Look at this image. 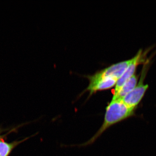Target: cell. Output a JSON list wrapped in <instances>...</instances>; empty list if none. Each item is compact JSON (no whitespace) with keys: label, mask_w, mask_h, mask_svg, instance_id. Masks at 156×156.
<instances>
[{"label":"cell","mask_w":156,"mask_h":156,"mask_svg":"<svg viewBox=\"0 0 156 156\" xmlns=\"http://www.w3.org/2000/svg\"><path fill=\"white\" fill-rule=\"evenodd\" d=\"M134 110L126 105L122 100H112L106 107L102 126L92 138L81 146L93 144L109 128L132 116Z\"/></svg>","instance_id":"cell-1"},{"label":"cell","mask_w":156,"mask_h":156,"mask_svg":"<svg viewBox=\"0 0 156 156\" xmlns=\"http://www.w3.org/2000/svg\"><path fill=\"white\" fill-rule=\"evenodd\" d=\"M89 84L86 91L92 95L98 91L111 89L115 86L118 80L112 77H98L94 75L88 77Z\"/></svg>","instance_id":"cell-2"},{"label":"cell","mask_w":156,"mask_h":156,"mask_svg":"<svg viewBox=\"0 0 156 156\" xmlns=\"http://www.w3.org/2000/svg\"><path fill=\"white\" fill-rule=\"evenodd\" d=\"M143 76L141 77L139 83L131 92L125 96L122 101L127 106L135 109L144 96L148 88V85L144 84Z\"/></svg>","instance_id":"cell-3"},{"label":"cell","mask_w":156,"mask_h":156,"mask_svg":"<svg viewBox=\"0 0 156 156\" xmlns=\"http://www.w3.org/2000/svg\"><path fill=\"white\" fill-rule=\"evenodd\" d=\"M131 61V59L112 65L94 75L99 78L112 77L118 80L125 72Z\"/></svg>","instance_id":"cell-4"},{"label":"cell","mask_w":156,"mask_h":156,"mask_svg":"<svg viewBox=\"0 0 156 156\" xmlns=\"http://www.w3.org/2000/svg\"><path fill=\"white\" fill-rule=\"evenodd\" d=\"M140 54V53L139 52L136 56H134V58L131 59V63L128 65V67L126 69L125 72L123 74L122 76L117 80L116 84L115 86V88L114 95H115L118 93L126 82L134 75V73L136 70V66L138 64Z\"/></svg>","instance_id":"cell-5"},{"label":"cell","mask_w":156,"mask_h":156,"mask_svg":"<svg viewBox=\"0 0 156 156\" xmlns=\"http://www.w3.org/2000/svg\"><path fill=\"white\" fill-rule=\"evenodd\" d=\"M137 82V78L134 75L126 82L116 94L113 95L112 100H122L136 87Z\"/></svg>","instance_id":"cell-6"},{"label":"cell","mask_w":156,"mask_h":156,"mask_svg":"<svg viewBox=\"0 0 156 156\" xmlns=\"http://www.w3.org/2000/svg\"><path fill=\"white\" fill-rule=\"evenodd\" d=\"M26 140L11 143L5 142L3 140H1L0 141V156H9L14 148L21 142L25 141Z\"/></svg>","instance_id":"cell-7"},{"label":"cell","mask_w":156,"mask_h":156,"mask_svg":"<svg viewBox=\"0 0 156 156\" xmlns=\"http://www.w3.org/2000/svg\"><path fill=\"white\" fill-rule=\"evenodd\" d=\"M2 136H0V141H1V140H2Z\"/></svg>","instance_id":"cell-8"}]
</instances>
